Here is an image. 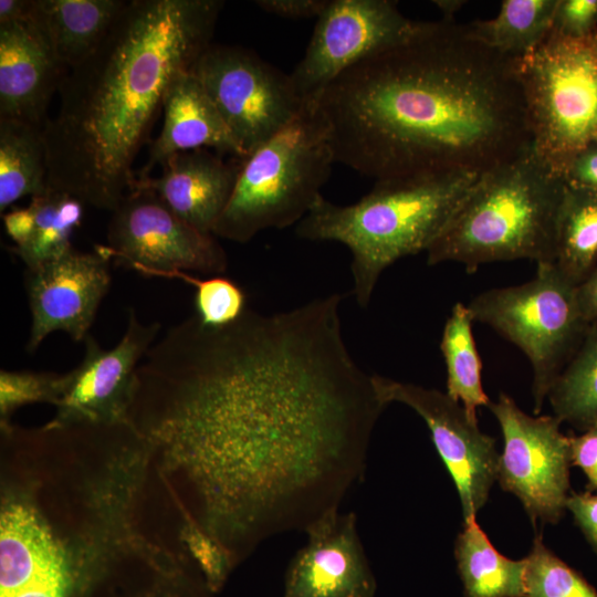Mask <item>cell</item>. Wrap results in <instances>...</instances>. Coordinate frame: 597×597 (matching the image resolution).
<instances>
[{
	"mask_svg": "<svg viewBox=\"0 0 597 597\" xmlns=\"http://www.w3.org/2000/svg\"><path fill=\"white\" fill-rule=\"evenodd\" d=\"M343 296L209 327L193 315L139 363L127 419L174 449L196 498V527L238 563L304 531L365 469L386 408L342 331Z\"/></svg>",
	"mask_w": 597,
	"mask_h": 597,
	"instance_id": "6da1fadb",
	"label": "cell"
},
{
	"mask_svg": "<svg viewBox=\"0 0 597 597\" xmlns=\"http://www.w3.org/2000/svg\"><path fill=\"white\" fill-rule=\"evenodd\" d=\"M220 0H129L97 50L69 70L43 137L48 185L113 211L170 81L210 46Z\"/></svg>",
	"mask_w": 597,
	"mask_h": 597,
	"instance_id": "3957f363",
	"label": "cell"
},
{
	"mask_svg": "<svg viewBox=\"0 0 597 597\" xmlns=\"http://www.w3.org/2000/svg\"><path fill=\"white\" fill-rule=\"evenodd\" d=\"M566 510L597 554V494L591 491L569 494Z\"/></svg>",
	"mask_w": 597,
	"mask_h": 597,
	"instance_id": "836d02e7",
	"label": "cell"
},
{
	"mask_svg": "<svg viewBox=\"0 0 597 597\" xmlns=\"http://www.w3.org/2000/svg\"><path fill=\"white\" fill-rule=\"evenodd\" d=\"M564 177L531 145L482 174L426 251L434 265L457 262L468 272L491 262H554Z\"/></svg>",
	"mask_w": 597,
	"mask_h": 597,
	"instance_id": "5b68a950",
	"label": "cell"
},
{
	"mask_svg": "<svg viewBox=\"0 0 597 597\" xmlns=\"http://www.w3.org/2000/svg\"><path fill=\"white\" fill-rule=\"evenodd\" d=\"M264 12L285 19L318 18L328 0H258Z\"/></svg>",
	"mask_w": 597,
	"mask_h": 597,
	"instance_id": "d590c367",
	"label": "cell"
},
{
	"mask_svg": "<svg viewBox=\"0 0 597 597\" xmlns=\"http://www.w3.org/2000/svg\"><path fill=\"white\" fill-rule=\"evenodd\" d=\"M164 125L136 178L149 176L175 154L200 148L233 158L244 155L200 81L188 70L169 83L163 100Z\"/></svg>",
	"mask_w": 597,
	"mask_h": 597,
	"instance_id": "d6986e66",
	"label": "cell"
},
{
	"mask_svg": "<svg viewBox=\"0 0 597 597\" xmlns=\"http://www.w3.org/2000/svg\"><path fill=\"white\" fill-rule=\"evenodd\" d=\"M504 438L498 476L532 522L556 524L569 496L570 440L553 416H530L505 394L489 405Z\"/></svg>",
	"mask_w": 597,
	"mask_h": 597,
	"instance_id": "8fae6325",
	"label": "cell"
},
{
	"mask_svg": "<svg viewBox=\"0 0 597 597\" xmlns=\"http://www.w3.org/2000/svg\"><path fill=\"white\" fill-rule=\"evenodd\" d=\"M434 6L440 10L442 13V19H454L453 15L457 11L460 10V8L465 3V1L461 0H434L432 1Z\"/></svg>",
	"mask_w": 597,
	"mask_h": 597,
	"instance_id": "ab89813d",
	"label": "cell"
},
{
	"mask_svg": "<svg viewBox=\"0 0 597 597\" xmlns=\"http://www.w3.org/2000/svg\"><path fill=\"white\" fill-rule=\"evenodd\" d=\"M595 142L597 143V137H596V140H595Z\"/></svg>",
	"mask_w": 597,
	"mask_h": 597,
	"instance_id": "60d3db41",
	"label": "cell"
},
{
	"mask_svg": "<svg viewBox=\"0 0 597 597\" xmlns=\"http://www.w3.org/2000/svg\"><path fill=\"white\" fill-rule=\"evenodd\" d=\"M532 145L558 174L597 137V32L570 38L549 31L516 59Z\"/></svg>",
	"mask_w": 597,
	"mask_h": 597,
	"instance_id": "52a82bcc",
	"label": "cell"
},
{
	"mask_svg": "<svg viewBox=\"0 0 597 597\" xmlns=\"http://www.w3.org/2000/svg\"><path fill=\"white\" fill-rule=\"evenodd\" d=\"M165 277L179 279L196 287V316L209 327H224L238 321L248 310L244 291L221 275L199 279L187 272H171Z\"/></svg>",
	"mask_w": 597,
	"mask_h": 597,
	"instance_id": "f546056e",
	"label": "cell"
},
{
	"mask_svg": "<svg viewBox=\"0 0 597 597\" xmlns=\"http://www.w3.org/2000/svg\"><path fill=\"white\" fill-rule=\"evenodd\" d=\"M48 189L43 129L0 119V212L22 197L44 195Z\"/></svg>",
	"mask_w": 597,
	"mask_h": 597,
	"instance_id": "7402d4cb",
	"label": "cell"
},
{
	"mask_svg": "<svg viewBox=\"0 0 597 597\" xmlns=\"http://www.w3.org/2000/svg\"><path fill=\"white\" fill-rule=\"evenodd\" d=\"M33 232L27 244L12 248L27 269H34L60 258L70 250L71 237L83 218V202L54 189L31 198Z\"/></svg>",
	"mask_w": 597,
	"mask_h": 597,
	"instance_id": "4316f807",
	"label": "cell"
},
{
	"mask_svg": "<svg viewBox=\"0 0 597 597\" xmlns=\"http://www.w3.org/2000/svg\"><path fill=\"white\" fill-rule=\"evenodd\" d=\"M336 163L375 180L482 175L532 145L516 59L454 19L419 21L316 101Z\"/></svg>",
	"mask_w": 597,
	"mask_h": 597,
	"instance_id": "7a4b0ae2",
	"label": "cell"
},
{
	"mask_svg": "<svg viewBox=\"0 0 597 597\" xmlns=\"http://www.w3.org/2000/svg\"><path fill=\"white\" fill-rule=\"evenodd\" d=\"M478 178L457 172L375 180L370 191L350 205L322 196L295 233L348 248L353 294L366 307L381 273L404 256L427 251Z\"/></svg>",
	"mask_w": 597,
	"mask_h": 597,
	"instance_id": "277c9868",
	"label": "cell"
},
{
	"mask_svg": "<svg viewBox=\"0 0 597 597\" xmlns=\"http://www.w3.org/2000/svg\"><path fill=\"white\" fill-rule=\"evenodd\" d=\"M474 322L516 345L533 369L534 411L538 413L555 379L578 348L590 323L577 300V285L554 263H537L535 276L495 287L467 305Z\"/></svg>",
	"mask_w": 597,
	"mask_h": 597,
	"instance_id": "ba28073f",
	"label": "cell"
},
{
	"mask_svg": "<svg viewBox=\"0 0 597 597\" xmlns=\"http://www.w3.org/2000/svg\"><path fill=\"white\" fill-rule=\"evenodd\" d=\"M66 72L31 17L0 24V119L43 129L49 104Z\"/></svg>",
	"mask_w": 597,
	"mask_h": 597,
	"instance_id": "ac0fdd59",
	"label": "cell"
},
{
	"mask_svg": "<svg viewBox=\"0 0 597 597\" xmlns=\"http://www.w3.org/2000/svg\"><path fill=\"white\" fill-rule=\"evenodd\" d=\"M97 248L150 276L176 271L214 276L228 268L226 251L213 234L192 228L142 188L132 189L112 211L107 244Z\"/></svg>",
	"mask_w": 597,
	"mask_h": 597,
	"instance_id": "30bf717a",
	"label": "cell"
},
{
	"mask_svg": "<svg viewBox=\"0 0 597 597\" xmlns=\"http://www.w3.org/2000/svg\"><path fill=\"white\" fill-rule=\"evenodd\" d=\"M473 322L467 305L454 304L442 331L440 349L447 370V394L476 417V409L489 407L491 401L483 390Z\"/></svg>",
	"mask_w": 597,
	"mask_h": 597,
	"instance_id": "484cf974",
	"label": "cell"
},
{
	"mask_svg": "<svg viewBox=\"0 0 597 597\" xmlns=\"http://www.w3.org/2000/svg\"><path fill=\"white\" fill-rule=\"evenodd\" d=\"M66 375L33 371H0V412L2 423L20 406L38 401L57 405Z\"/></svg>",
	"mask_w": 597,
	"mask_h": 597,
	"instance_id": "4dcf8cb0",
	"label": "cell"
},
{
	"mask_svg": "<svg viewBox=\"0 0 597 597\" xmlns=\"http://www.w3.org/2000/svg\"><path fill=\"white\" fill-rule=\"evenodd\" d=\"M335 163L327 123L316 102L305 103L285 128L241 159L213 235L247 243L266 229L297 224L323 196Z\"/></svg>",
	"mask_w": 597,
	"mask_h": 597,
	"instance_id": "8992f818",
	"label": "cell"
},
{
	"mask_svg": "<svg viewBox=\"0 0 597 597\" xmlns=\"http://www.w3.org/2000/svg\"><path fill=\"white\" fill-rule=\"evenodd\" d=\"M525 562V597H597V590L541 537L534 540Z\"/></svg>",
	"mask_w": 597,
	"mask_h": 597,
	"instance_id": "f1b7e54d",
	"label": "cell"
},
{
	"mask_svg": "<svg viewBox=\"0 0 597 597\" xmlns=\"http://www.w3.org/2000/svg\"><path fill=\"white\" fill-rule=\"evenodd\" d=\"M371 378L385 406L404 404L423 419L458 490L464 522L475 519L498 476L495 439L482 432L478 418L447 392L380 375Z\"/></svg>",
	"mask_w": 597,
	"mask_h": 597,
	"instance_id": "4fadbf2b",
	"label": "cell"
},
{
	"mask_svg": "<svg viewBox=\"0 0 597 597\" xmlns=\"http://www.w3.org/2000/svg\"><path fill=\"white\" fill-rule=\"evenodd\" d=\"M69 585L66 553L56 537L0 561V597H65Z\"/></svg>",
	"mask_w": 597,
	"mask_h": 597,
	"instance_id": "83f0119b",
	"label": "cell"
},
{
	"mask_svg": "<svg viewBox=\"0 0 597 597\" xmlns=\"http://www.w3.org/2000/svg\"><path fill=\"white\" fill-rule=\"evenodd\" d=\"M190 71L244 157L285 128L305 105L290 74L242 46L211 44Z\"/></svg>",
	"mask_w": 597,
	"mask_h": 597,
	"instance_id": "9c48e42d",
	"label": "cell"
},
{
	"mask_svg": "<svg viewBox=\"0 0 597 597\" xmlns=\"http://www.w3.org/2000/svg\"><path fill=\"white\" fill-rule=\"evenodd\" d=\"M304 532L306 543L289 563L282 597H375L377 582L355 513L333 509Z\"/></svg>",
	"mask_w": 597,
	"mask_h": 597,
	"instance_id": "2e32d148",
	"label": "cell"
},
{
	"mask_svg": "<svg viewBox=\"0 0 597 597\" xmlns=\"http://www.w3.org/2000/svg\"><path fill=\"white\" fill-rule=\"evenodd\" d=\"M3 222L6 232L14 242L15 248L23 247L28 243L34 227V214L30 206L12 209L4 213Z\"/></svg>",
	"mask_w": 597,
	"mask_h": 597,
	"instance_id": "8d00e7d4",
	"label": "cell"
},
{
	"mask_svg": "<svg viewBox=\"0 0 597 597\" xmlns=\"http://www.w3.org/2000/svg\"><path fill=\"white\" fill-rule=\"evenodd\" d=\"M553 263L575 285L597 265V189L566 184Z\"/></svg>",
	"mask_w": 597,
	"mask_h": 597,
	"instance_id": "cb8c5ba5",
	"label": "cell"
},
{
	"mask_svg": "<svg viewBox=\"0 0 597 597\" xmlns=\"http://www.w3.org/2000/svg\"><path fill=\"white\" fill-rule=\"evenodd\" d=\"M241 159L226 161L207 148L175 154L158 177L135 178L132 189L154 192L177 217L207 234L223 213L237 184Z\"/></svg>",
	"mask_w": 597,
	"mask_h": 597,
	"instance_id": "e0dca14e",
	"label": "cell"
},
{
	"mask_svg": "<svg viewBox=\"0 0 597 597\" xmlns=\"http://www.w3.org/2000/svg\"><path fill=\"white\" fill-rule=\"evenodd\" d=\"M160 324H144L130 311L126 331L115 347L103 348L90 334L84 357L65 374V386L53 423L127 421L136 369L155 343Z\"/></svg>",
	"mask_w": 597,
	"mask_h": 597,
	"instance_id": "9a60e30c",
	"label": "cell"
},
{
	"mask_svg": "<svg viewBox=\"0 0 597 597\" xmlns=\"http://www.w3.org/2000/svg\"><path fill=\"white\" fill-rule=\"evenodd\" d=\"M32 0H0V24L27 21L31 15Z\"/></svg>",
	"mask_w": 597,
	"mask_h": 597,
	"instance_id": "f35d334b",
	"label": "cell"
},
{
	"mask_svg": "<svg viewBox=\"0 0 597 597\" xmlns=\"http://www.w3.org/2000/svg\"><path fill=\"white\" fill-rule=\"evenodd\" d=\"M569 440L572 465L586 475L588 491H597V426L569 437Z\"/></svg>",
	"mask_w": 597,
	"mask_h": 597,
	"instance_id": "d6a6232c",
	"label": "cell"
},
{
	"mask_svg": "<svg viewBox=\"0 0 597 597\" xmlns=\"http://www.w3.org/2000/svg\"><path fill=\"white\" fill-rule=\"evenodd\" d=\"M454 555L464 597H525V558L499 553L475 519L464 522Z\"/></svg>",
	"mask_w": 597,
	"mask_h": 597,
	"instance_id": "44dd1931",
	"label": "cell"
},
{
	"mask_svg": "<svg viewBox=\"0 0 597 597\" xmlns=\"http://www.w3.org/2000/svg\"><path fill=\"white\" fill-rule=\"evenodd\" d=\"M551 31L570 38L597 32V0H558Z\"/></svg>",
	"mask_w": 597,
	"mask_h": 597,
	"instance_id": "1f68e13d",
	"label": "cell"
},
{
	"mask_svg": "<svg viewBox=\"0 0 597 597\" xmlns=\"http://www.w3.org/2000/svg\"><path fill=\"white\" fill-rule=\"evenodd\" d=\"M390 0H328L304 55L290 73L304 103H314L342 73L417 29Z\"/></svg>",
	"mask_w": 597,
	"mask_h": 597,
	"instance_id": "7c38bea8",
	"label": "cell"
},
{
	"mask_svg": "<svg viewBox=\"0 0 597 597\" xmlns=\"http://www.w3.org/2000/svg\"><path fill=\"white\" fill-rule=\"evenodd\" d=\"M558 0H504L493 19L464 23L478 42L511 59L532 53L547 36Z\"/></svg>",
	"mask_w": 597,
	"mask_h": 597,
	"instance_id": "603a6c76",
	"label": "cell"
},
{
	"mask_svg": "<svg viewBox=\"0 0 597 597\" xmlns=\"http://www.w3.org/2000/svg\"><path fill=\"white\" fill-rule=\"evenodd\" d=\"M569 186L597 189V143L580 150L563 175Z\"/></svg>",
	"mask_w": 597,
	"mask_h": 597,
	"instance_id": "e575fe53",
	"label": "cell"
},
{
	"mask_svg": "<svg viewBox=\"0 0 597 597\" xmlns=\"http://www.w3.org/2000/svg\"><path fill=\"white\" fill-rule=\"evenodd\" d=\"M554 416L582 432L597 426V321L552 385Z\"/></svg>",
	"mask_w": 597,
	"mask_h": 597,
	"instance_id": "d4e9b609",
	"label": "cell"
},
{
	"mask_svg": "<svg viewBox=\"0 0 597 597\" xmlns=\"http://www.w3.org/2000/svg\"><path fill=\"white\" fill-rule=\"evenodd\" d=\"M124 0H32L31 20L66 71L88 59L124 9Z\"/></svg>",
	"mask_w": 597,
	"mask_h": 597,
	"instance_id": "ffe728a7",
	"label": "cell"
},
{
	"mask_svg": "<svg viewBox=\"0 0 597 597\" xmlns=\"http://www.w3.org/2000/svg\"><path fill=\"white\" fill-rule=\"evenodd\" d=\"M109 261L95 252L70 250L60 258L24 272L31 312L27 350L34 353L55 331L75 342L88 335L101 302L111 284Z\"/></svg>",
	"mask_w": 597,
	"mask_h": 597,
	"instance_id": "5bb4252c",
	"label": "cell"
},
{
	"mask_svg": "<svg viewBox=\"0 0 597 597\" xmlns=\"http://www.w3.org/2000/svg\"><path fill=\"white\" fill-rule=\"evenodd\" d=\"M577 300L585 320L589 323L597 321V265L577 285Z\"/></svg>",
	"mask_w": 597,
	"mask_h": 597,
	"instance_id": "74e56055",
	"label": "cell"
}]
</instances>
